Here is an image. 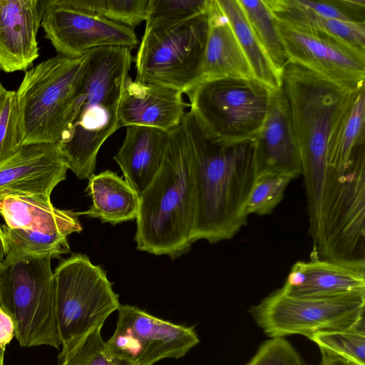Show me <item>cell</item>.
<instances>
[{
    "label": "cell",
    "mask_w": 365,
    "mask_h": 365,
    "mask_svg": "<svg viewBox=\"0 0 365 365\" xmlns=\"http://www.w3.org/2000/svg\"><path fill=\"white\" fill-rule=\"evenodd\" d=\"M181 127L194 175L192 243L232 238L247 225L246 205L257 179L254 140L227 142L208 134L194 113Z\"/></svg>",
    "instance_id": "obj_1"
},
{
    "label": "cell",
    "mask_w": 365,
    "mask_h": 365,
    "mask_svg": "<svg viewBox=\"0 0 365 365\" xmlns=\"http://www.w3.org/2000/svg\"><path fill=\"white\" fill-rule=\"evenodd\" d=\"M362 88L339 86L292 63L284 68L282 88L299 151L312 234L319 233L322 227V194L329 169L326 158L329 137Z\"/></svg>",
    "instance_id": "obj_2"
},
{
    "label": "cell",
    "mask_w": 365,
    "mask_h": 365,
    "mask_svg": "<svg viewBox=\"0 0 365 365\" xmlns=\"http://www.w3.org/2000/svg\"><path fill=\"white\" fill-rule=\"evenodd\" d=\"M131 50L105 46L87 51L68 128L58 143L68 170L79 180L94 175L100 148L120 128L118 106L133 61Z\"/></svg>",
    "instance_id": "obj_3"
},
{
    "label": "cell",
    "mask_w": 365,
    "mask_h": 365,
    "mask_svg": "<svg viewBox=\"0 0 365 365\" xmlns=\"http://www.w3.org/2000/svg\"><path fill=\"white\" fill-rule=\"evenodd\" d=\"M139 197L137 249L173 259L188 252L192 244L195 182L181 125L167 132L161 165Z\"/></svg>",
    "instance_id": "obj_4"
},
{
    "label": "cell",
    "mask_w": 365,
    "mask_h": 365,
    "mask_svg": "<svg viewBox=\"0 0 365 365\" xmlns=\"http://www.w3.org/2000/svg\"><path fill=\"white\" fill-rule=\"evenodd\" d=\"M87 52L57 53L26 71L16 91L20 144L58 143L66 133Z\"/></svg>",
    "instance_id": "obj_5"
},
{
    "label": "cell",
    "mask_w": 365,
    "mask_h": 365,
    "mask_svg": "<svg viewBox=\"0 0 365 365\" xmlns=\"http://www.w3.org/2000/svg\"><path fill=\"white\" fill-rule=\"evenodd\" d=\"M52 259L31 258L2 264L0 307L11 317L21 346L61 345Z\"/></svg>",
    "instance_id": "obj_6"
},
{
    "label": "cell",
    "mask_w": 365,
    "mask_h": 365,
    "mask_svg": "<svg viewBox=\"0 0 365 365\" xmlns=\"http://www.w3.org/2000/svg\"><path fill=\"white\" fill-rule=\"evenodd\" d=\"M271 89L255 78L220 77L187 91L191 109L203 129L227 142L255 139L266 115Z\"/></svg>",
    "instance_id": "obj_7"
},
{
    "label": "cell",
    "mask_w": 365,
    "mask_h": 365,
    "mask_svg": "<svg viewBox=\"0 0 365 365\" xmlns=\"http://www.w3.org/2000/svg\"><path fill=\"white\" fill-rule=\"evenodd\" d=\"M56 314L62 350L97 327L120 306L106 272L81 253L62 260L53 272Z\"/></svg>",
    "instance_id": "obj_8"
},
{
    "label": "cell",
    "mask_w": 365,
    "mask_h": 365,
    "mask_svg": "<svg viewBox=\"0 0 365 365\" xmlns=\"http://www.w3.org/2000/svg\"><path fill=\"white\" fill-rule=\"evenodd\" d=\"M365 290L323 297H293L281 288L250 308L263 331L272 337L351 328L364 318Z\"/></svg>",
    "instance_id": "obj_9"
},
{
    "label": "cell",
    "mask_w": 365,
    "mask_h": 365,
    "mask_svg": "<svg viewBox=\"0 0 365 365\" xmlns=\"http://www.w3.org/2000/svg\"><path fill=\"white\" fill-rule=\"evenodd\" d=\"M207 30V12L170 29L143 34L135 59V80L185 93L197 83Z\"/></svg>",
    "instance_id": "obj_10"
},
{
    "label": "cell",
    "mask_w": 365,
    "mask_h": 365,
    "mask_svg": "<svg viewBox=\"0 0 365 365\" xmlns=\"http://www.w3.org/2000/svg\"><path fill=\"white\" fill-rule=\"evenodd\" d=\"M118 312L115 331L106 344L133 365L179 359L200 342L192 326L172 323L133 305L120 304Z\"/></svg>",
    "instance_id": "obj_11"
},
{
    "label": "cell",
    "mask_w": 365,
    "mask_h": 365,
    "mask_svg": "<svg viewBox=\"0 0 365 365\" xmlns=\"http://www.w3.org/2000/svg\"><path fill=\"white\" fill-rule=\"evenodd\" d=\"M275 21L289 63L341 87L364 86L365 50L322 32Z\"/></svg>",
    "instance_id": "obj_12"
},
{
    "label": "cell",
    "mask_w": 365,
    "mask_h": 365,
    "mask_svg": "<svg viewBox=\"0 0 365 365\" xmlns=\"http://www.w3.org/2000/svg\"><path fill=\"white\" fill-rule=\"evenodd\" d=\"M41 26L58 53L71 57L105 46L134 48L133 29L81 10L69 0H41Z\"/></svg>",
    "instance_id": "obj_13"
},
{
    "label": "cell",
    "mask_w": 365,
    "mask_h": 365,
    "mask_svg": "<svg viewBox=\"0 0 365 365\" xmlns=\"http://www.w3.org/2000/svg\"><path fill=\"white\" fill-rule=\"evenodd\" d=\"M68 170L58 143L22 146L0 165V200L16 195L51 196Z\"/></svg>",
    "instance_id": "obj_14"
},
{
    "label": "cell",
    "mask_w": 365,
    "mask_h": 365,
    "mask_svg": "<svg viewBox=\"0 0 365 365\" xmlns=\"http://www.w3.org/2000/svg\"><path fill=\"white\" fill-rule=\"evenodd\" d=\"M257 178L302 175L299 148L293 131L288 103L282 87L272 90L267 111L254 139Z\"/></svg>",
    "instance_id": "obj_15"
},
{
    "label": "cell",
    "mask_w": 365,
    "mask_h": 365,
    "mask_svg": "<svg viewBox=\"0 0 365 365\" xmlns=\"http://www.w3.org/2000/svg\"><path fill=\"white\" fill-rule=\"evenodd\" d=\"M182 93L128 76L118 106L120 127L139 125L165 132L181 125L185 114Z\"/></svg>",
    "instance_id": "obj_16"
},
{
    "label": "cell",
    "mask_w": 365,
    "mask_h": 365,
    "mask_svg": "<svg viewBox=\"0 0 365 365\" xmlns=\"http://www.w3.org/2000/svg\"><path fill=\"white\" fill-rule=\"evenodd\" d=\"M41 0H0V70L25 71L39 56Z\"/></svg>",
    "instance_id": "obj_17"
},
{
    "label": "cell",
    "mask_w": 365,
    "mask_h": 365,
    "mask_svg": "<svg viewBox=\"0 0 365 365\" xmlns=\"http://www.w3.org/2000/svg\"><path fill=\"white\" fill-rule=\"evenodd\" d=\"M281 289L293 297H323L365 290V269L325 259L298 261Z\"/></svg>",
    "instance_id": "obj_18"
},
{
    "label": "cell",
    "mask_w": 365,
    "mask_h": 365,
    "mask_svg": "<svg viewBox=\"0 0 365 365\" xmlns=\"http://www.w3.org/2000/svg\"><path fill=\"white\" fill-rule=\"evenodd\" d=\"M0 215L11 228L68 237L81 232L80 212L55 207L51 196L9 195L0 200Z\"/></svg>",
    "instance_id": "obj_19"
},
{
    "label": "cell",
    "mask_w": 365,
    "mask_h": 365,
    "mask_svg": "<svg viewBox=\"0 0 365 365\" xmlns=\"http://www.w3.org/2000/svg\"><path fill=\"white\" fill-rule=\"evenodd\" d=\"M208 30L197 83L213 78H254L249 63L217 0L207 10Z\"/></svg>",
    "instance_id": "obj_20"
},
{
    "label": "cell",
    "mask_w": 365,
    "mask_h": 365,
    "mask_svg": "<svg viewBox=\"0 0 365 365\" xmlns=\"http://www.w3.org/2000/svg\"><path fill=\"white\" fill-rule=\"evenodd\" d=\"M167 132L158 128L126 127L122 145L113 156L125 180L140 195L152 181L163 162Z\"/></svg>",
    "instance_id": "obj_21"
},
{
    "label": "cell",
    "mask_w": 365,
    "mask_h": 365,
    "mask_svg": "<svg viewBox=\"0 0 365 365\" xmlns=\"http://www.w3.org/2000/svg\"><path fill=\"white\" fill-rule=\"evenodd\" d=\"M86 190L92 200L87 210L80 212L90 218H98L112 225L136 220L140 197L133 187L117 173L104 170L93 175Z\"/></svg>",
    "instance_id": "obj_22"
},
{
    "label": "cell",
    "mask_w": 365,
    "mask_h": 365,
    "mask_svg": "<svg viewBox=\"0 0 365 365\" xmlns=\"http://www.w3.org/2000/svg\"><path fill=\"white\" fill-rule=\"evenodd\" d=\"M249 63L253 77L271 90L282 87V73L274 66L252 31L237 0H217Z\"/></svg>",
    "instance_id": "obj_23"
},
{
    "label": "cell",
    "mask_w": 365,
    "mask_h": 365,
    "mask_svg": "<svg viewBox=\"0 0 365 365\" xmlns=\"http://www.w3.org/2000/svg\"><path fill=\"white\" fill-rule=\"evenodd\" d=\"M365 90L363 87L334 128L327 145V163L344 173L364 148Z\"/></svg>",
    "instance_id": "obj_24"
},
{
    "label": "cell",
    "mask_w": 365,
    "mask_h": 365,
    "mask_svg": "<svg viewBox=\"0 0 365 365\" xmlns=\"http://www.w3.org/2000/svg\"><path fill=\"white\" fill-rule=\"evenodd\" d=\"M276 19L308 28L365 50V24L320 16L302 6L297 0H264Z\"/></svg>",
    "instance_id": "obj_25"
},
{
    "label": "cell",
    "mask_w": 365,
    "mask_h": 365,
    "mask_svg": "<svg viewBox=\"0 0 365 365\" xmlns=\"http://www.w3.org/2000/svg\"><path fill=\"white\" fill-rule=\"evenodd\" d=\"M1 228L5 247L4 264L37 257L58 258L70 252L66 236L11 228L6 225Z\"/></svg>",
    "instance_id": "obj_26"
},
{
    "label": "cell",
    "mask_w": 365,
    "mask_h": 365,
    "mask_svg": "<svg viewBox=\"0 0 365 365\" xmlns=\"http://www.w3.org/2000/svg\"><path fill=\"white\" fill-rule=\"evenodd\" d=\"M252 31L276 68L283 73L289 63L276 21L264 0H237Z\"/></svg>",
    "instance_id": "obj_27"
},
{
    "label": "cell",
    "mask_w": 365,
    "mask_h": 365,
    "mask_svg": "<svg viewBox=\"0 0 365 365\" xmlns=\"http://www.w3.org/2000/svg\"><path fill=\"white\" fill-rule=\"evenodd\" d=\"M210 0H149L144 34L163 31L207 12Z\"/></svg>",
    "instance_id": "obj_28"
},
{
    "label": "cell",
    "mask_w": 365,
    "mask_h": 365,
    "mask_svg": "<svg viewBox=\"0 0 365 365\" xmlns=\"http://www.w3.org/2000/svg\"><path fill=\"white\" fill-rule=\"evenodd\" d=\"M102 327L91 331L59 354V365H133L103 340Z\"/></svg>",
    "instance_id": "obj_29"
},
{
    "label": "cell",
    "mask_w": 365,
    "mask_h": 365,
    "mask_svg": "<svg viewBox=\"0 0 365 365\" xmlns=\"http://www.w3.org/2000/svg\"><path fill=\"white\" fill-rule=\"evenodd\" d=\"M86 12L133 29L145 21L149 0H69Z\"/></svg>",
    "instance_id": "obj_30"
},
{
    "label": "cell",
    "mask_w": 365,
    "mask_h": 365,
    "mask_svg": "<svg viewBox=\"0 0 365 365\" xmlns=\"http://www.w3.org/2000/svg\"><path fill=\"white\" fill-rule=\"evenodd\" d=\"M363 319L351 328L317 332L309 338L324 349L359 365H365V322Z\"/></svg>",
    "instance_id": "obj_31"
},
{
    "label": "cell",
    "mask_w": 365,
    "mask_h": 365,
    "mask_svg": "<svg viewBox=\"0 0 365 365\" xmlns=\"http://www.w3.org/2000/svg\"><path fill=\"white\" fill-rule=\"evenodd\" d=\"M292 178L286 175H267L257 178L246 205V214L269 215L282 201Z\"/></svg>",
    "instance_id": "obj_32"
},
{
    "label": "cell",
    "mask_w": 365,
    "mask_h": 365,
    "mask_svg": "<svg viewBox=\"0 0 365 365\" xmlns=\"http://www.w3.org/2000/svg\"><path fill=\"white\" fill-rule=\"evenodd\" d=\"M21 148L16 93L6 91L0 106V165Z\"/></svg>",
    "instance_id": "obj_33"
},
{
    "label": "cell",
    "mask_w": 365,
    "mask_h": 365,
    "mask_svg": "<svg viewBox=\"0 0 365 365\" xmlns=\"http://www.w3.org/2000/svg\"><path fill=\"white\" fill-rule=\"evenodd\" d=\"M246 365H304L292 346L284 337H272L261 344Z\"/></svg>",
    "instance_id": "obj_34"
},
{
    "label": "cell",
    "mask_w": 365,
    "mask_h": 365,
    "mask_svg": "<svg viewBox=\"0 0 365 365\" xmlns=\"http://www.w3.org/2000/svg\"><path fill=\"white\" fill-rule=\"evenodd\" d=\"M14 336V324L11 317L0 307V347L5 349Z\"/></svg>",
    "instance_id": "obj_35"
},
{
    "label": "cell",
    "mask_w": 365,
    "mask_h": 365,
    "mask_svg": "<svg viewBox=\"0 0 365 365\" xmlns=\"http://www.w3.org/2000/svg\"><path fill=\"white\" fill-rule=\"evenodd\" d=\"M322 355L320 365H359L347 359L327 351L319 349Z\"/></svg>",
    "instance_id": "obj_36"
},
{
    "label": "cell",
    "mask_w": 365,
    "mask_h": 365,
    "mask_svg": "<svg viewBox=\"0 0 365 365\" xmlns=\"http://www.w3.org/2000/svg\"><path fill=\"white\" fill-rule=\"evenodd\" d=\"M5 257V247L3 240L2 231L0 226V272L2 268L3 262Z\"/></svg>",
    "instance_id": "obj_37"
},
{
    "label": "cell",
    "mask_w": 365,
    "mask_h": 365,
    "mask_svg": "<svg viewBox=\"0 0 365 365\" xmlns=\"http://www.w3.org/2000/svg\"><path fill=\"white\" fill-rule=\"evenodd\" d=\"M6 91H7V90H6V89L3 87V86H2L1 83L0 82V106H1V103L2 99H3L4 96V95H5L6 92Z\"/></svg>",
    "instance_id": "obj_38"
},
{
    "label": "cell",
    "mask_w": 365,
    "mask_h": 365,
    "mask_svg": "<svg viewBox=\"0 0 365 365\" xmlns=\"http://www.w3.org/2000/svg\"><path fill=\"white\" fill-rule=\"evenodd\" d=\"M4 352H5V349L0 347V365H4Z\"/></svg>",
    "instance_id": "obj_39"
}]
</instances>
